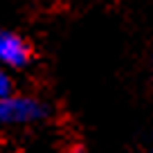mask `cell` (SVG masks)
I'll list each match as a JSON object with an SVG mask.
<instances>
[{
	"label": "cell",
	"mask_w": 153,
	"mask_h": 153,
	"mask_svg": "<svg viewBox=\"0 0 153 153\" xmlns=\"http://www.w3.org/2000/svg\"><path fill=\"white\" fill-rule=\"evenodd\" d=\"M48 115V106L29 95H9L0 99V126L36 124Z\"/></svg>",
	"instance_id": "obj_1"
},
{
	"label": "cell",
	"mask_w": 153,
	"mask_h": 153,
	"mask_svg": "<svg viewBox=\"0 0 153 153\" xmlns=\"http://www.w3.org/2000/svg\"><path fill=\"white\" fill-rule=\"evenodd\" d=\"M32 61V45L11 29H0V65L20 70Z\"/></svg>",
	"instance_id": "obj_2"
},
{
	"label": "cell",
	"mask_w": 153,
	"mask_h": 153,
	"mask_svg": "<svg viewBox=\"0 0 153 153\" xmlns=\"http://www.w3.org/2000/svg\"><path fill=\"white\" fill-rule=\"evenodd\" d=\"M9 95H14V92H11V79L5 72V68L0 65V99H5V97H9Z\"/></svg>",
	"instance_id": "obj_3"
}]
</instances>
